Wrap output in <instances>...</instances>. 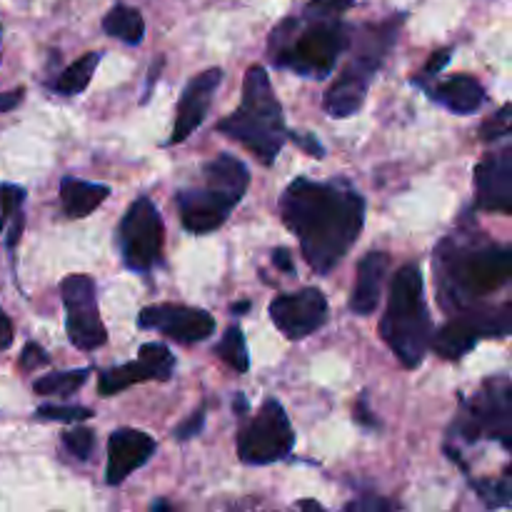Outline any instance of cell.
I'll return each mask as SVG.
<instances>
[{"label": "cell", "instance_id": "obj_1", "mask_svg": "<svg viewBox=\"0 0 512 512\" xmlns=\"http://www.w3.org/2000/svg\"><path fill=\"white\" fill-rule=\"evenodd\" d=\"M280 215L298 235L305 263L318 275H328L360 238L365 200L343 183L298 178L280 198Z\"/></svg>", "mask_w": 512, "mask_h": 512}, {"label": "cell", "instance_id": "obj_2", "mask_svg": "<svg viewBox=\"0 0 512 512\" xmlns=\"http://www.w3.org/2000/svg\"><path fill=\"white\" fill-rule=\"evenodd\" d=\"M218 133L238 140L263 165H273L278 160V153L288 140V130H285L280 100L275 98V90L263 65L248 68L240 108L220 120Z\"/></svg>", "mask_w": 512, "mask_h": 512}, {"label": "cell", "instance_id": "obj_3", "mask_svg": "<svg viewBox=\"0 0 512 512\" xmlns=\"http://www.w3.org/2000/svg\"><path fill=\"white\" fill-rule=\"evenodd\" d=\"M380 335L405 368H418L433 338V320L425 303L423 273L418 265H403L390 283L388 308L380 320Z\"/></svg>", "mask_w": 512, "mask_h": 512}, {"label": "cell", "instance_id": "obj_4", "mask_svg": "<svg viewBox=\"0 0 512 512\" xmlns=\"http://www.w3.org/2000/svg\"><path fill=\"white\" fill-rule=\"evenodd\" d=\"M350 28L340 20L318 18L308 28L288 18L270 33V58L305 78H328L340 53L350 45Z\"/></svg>", "mask_w": 512, "mask_h": 512}, {"label": "cell", "instance_id": "obj_5", "mask_svg": "<svg viewBox=\"0 0 512 512\" xmlns=\"http://www.w3.org/2000/svg\"><path fill=\"white\" fill-rule=\"evenodd\" d=\"M453 250H438L443 293L453 298V305H468L473 298L495 293L512 275V250L508 245H485V248L460 250L448 240Z\"/></svg>", "mask_w": 512, "mask_h": 512}, {"label": "cell", "instance_id": "obj_6", "mask_svg": "<svg viewBox=\"0 0 512 512\" xmlns=\"http://www.w3.org/2000/svg\"><path fill=\"white\" fill-rule=\"evenodd\" d=\"M395 43V25L388 23L383 28H368V33L360 40V48L355 60H350L348 68L338 75L330 90L325 93L323 105L325 113L333 118H350L358 113L368 95V85L373 80L375 70L380 68L383 58L388 55L390 45Z\"/></svg>", "mask_w": 512, "mask_h": 512}, {"label": "cell", "instance_id": "obj_7", "mask_svg": "<svg viewBox=\"0 0 512 512\" xmlns=\"http://www.w3.org/2000/svg\"><path fill=\"white\" fill-rule=\"evenodd\" d=\"M293 445V425L278 400H265L255 418H250L238 433V455L245 465L278 463L288 458Z\"/></svg>", "mask_w": 512, "mask_h": 512}, {"label": "cell", "instance_id": "obj_8", "mask_svg": "<svg viewBox=\"0 0 512 512\" xmlns=\"http://www.w3.org/2000/svg\"><path fill=\"white\" fill-rule=\"evenodd\" d=\"M163 218L150 198H138L123 215V223L118 230L120 253L125 265L135 273H145L153 265H158L163 253Z\"/></svg>", "mask_w": 512, "mask_h": 512}, {"label": "cell", "instance_id": "obj_9", "mask_svg": "<svg viewBox=\"0 0 512 512\" xmlns=\"http://www.w3.org/2000/svg\"><path fill=\"white\" fill-rule=\"evenodd\" d=\"M60 295L65 305V330H68L70 343L78 350H98L103 348L108 333L103 328V320L98 313V300H95V283L88 275H68L60 283Z\"/></svg>", "mask_w": 512, "mask_h": 512}, {"label": "cell", "instance_id": "obj_10", "mask_svg": "<svg viewBox=\"0 0 512 512\" xmlns=\"http://www.w3.org/2000/svg\"><path fill=\"white\" fill-rule=\"evenodd\" d=\"M480 433H488L503 443L505 450L512 448V390L508 378L488 380L483 393L470 400L465 413V438L478 440Z\"/></svg>", "mask_w": 512, "mask_h": 512}, {"label": "cell", "instance_id": "obj_11", "mask_svg": "<svg viewBox=\"0 0 512 512\" xmlns=\"http://www.w3.org/2000/svg\"><path fill=\"white\" fill-rule=\"evenodd\" d=\"M270 318L285 338L303 340L325 325L328 300L318 288H303L300 293L280 295L270 303Z\"/></svg>", "mask_w": 512, "mask_h": 512}, {"label": "cell", "instance_id": "obj_12", "mask_svg": "<svg viewBox=\"0 0 512 512\" xmlns=\"http://www.w3.org/2000/svg\"><path fill=\"white\" fill-rule=\"evenodd\" d=\"M138 323L140 328L158 330L180 345L203 343L215 330L213 315L200 308H185V305H150L140 310Z\"/></svg>", "mask_w": 512, "mask_h": 512}, {"label": "cell", "instance_id": "obj_13", "mask_svg": "<svg viewBox=\"0 0 512 512\" xmlns=\"http://www.w3.org/2000/svg\"><path fill=\"white\" fill-rule=\"evenodd\" d=\"M173 370L175 355L170 353L168 345L145 343L135 363H125L100 373L98 390L103 398H108V395L120 393V390L130 388L135 383H145V380H170L173 378Z\"/></svg>", "mask_w": 512, "mask_h": 512}, {"label": "cell", "instance_id": "obj_14", "mask_svg": "<svg viewBox=\"0 0 512 512\" xmlns=\"http://www.w3.org/2000/svg\"><path fill=\"white\" fill-rule=\"evenodd\" d=\"M220 80H223V70L208 68L200 75H195V78L185 85L183 95H180L178 115H175L170 143H183L188 135H193L195 130L203 125L205 115H208V108H210V100H213Z\"/></svg>", "mask_w": 512, "mask_h": 512}, {"label": "cell", "instance_id": "obj_15", "mask_svg": "<svg viewBox=\"0 0 512 512\" xmlns=\"http://www.w3.org/2000/svg\"><path fill=\"white\" fill-rule=\"evenodd\" d=\"M478 208L493 213H512V150L503 148L490 153L475 170Z\"/></svg>", "mask_w": 512, "mask_h": 512}, {"label": "cell", "instance_id": "obj_16", "mask_svg": "<svg viewBox=\"0 0 512 512\" xmlns=\"http://www.w3.org/2000/svg\"><path fill=\"white\" fill-rule=\"evenodd\" d=\"M155 440L143 430H115L108 440V485H120L130 473L143 468L155 453Z\"/></svg>", "mask_w": 512, "mask_h": 512}, {"label": "cell", "instance_id": "obj_17", "mask_svg": "<svg viewBox=\"0 0 512 512\" xmlns=\"http://www.w3.org/2000/svg\"><path fill=\"white\" fill-rule=\"evenodd\" d=\"M180 220L185 230L195 235H205L218 230L228 220V213L235 208L223 195H218L210 188L200 190H180L178 193Z\"/></svg>", "mask_w": 512, "mask_h": 512}, {"label": "cell", "instance_id": "obj_18", "mask_svg": "<svg viewBox=\"0 0 512 512\" xmlns=\"http://www.w3.org/2000/svg\"><path fill=\"white\" fill-rule=\"evenodd\" d=\"M390 268V255L383 250H373L358 263V280H355L353 298H350V310L355 315L375 313L383 293L385 273Z\"/></svg>", "mask_w": 512, "mask_h": 512}, {"label": "cell", "instance_id": "obj_19", "mask_svg": "<svg viewBox=\"0 0 512 512\" xmlns=\"http://www.w3.org/2000/svg\"><path fill=\"white\" fill-rule=\"evenodd\" d=\"M248 185H250L248 168H245L238 158H233L230 153L218 155V158L210 160V163L205 165V188L223 195L230 205H238L240 200H243Z\"/></svg>", "mask_w": 512, "mask_h": 512}, {"label": "cell", "instance_id": "obj_20", "mask_svg": "<svg viewBox=\"0 0 512 512\" xmlns=\"http://www.w3.org/2000/svg\"><path fill=\"white\" fill-rule=\"evenodd\" d=\"M483 338V328H480V315H463V318L453 320L445 328H440V333H435L430 338L435 353L443 360H460L463 355H468L475 348V343Z\"/></svg>", "mask_w": 512, "mask_h": 512}, {"label": "cell", "instance_id": "obj_21", "mask_svg": "<svg viewBox=\"0 0 512 512\" xmlns=\"http://www.w3.org/2000/svg\"><path fill=\"white\" fill-rule=\"evenodd\" d=\"M435 100L440 105H445L448 110L458 115L475 113V110L483 108L485 103V88L473 78V75H455V78L445 80L443 85H438L435 90H430Z\"/></svg>", "mask_w": 512, "mask_h": 512}, {"label": "cell", "instance_id": "obj_22", "mask_svg": "<svg viewBox=\"0 0 512 512\" xmlns=\"http://www.w3.org/2000/svg\"><path fill=\"white\" fill-rule=\"evenodd\" d=\"M108 195V185L88 183V180L78 178H63V183H60V203H63L68 218H85L93 210H98Z\"/></svg>", "mask_w": 512, "mask_h": 512}, {"label": "cell", "instance_id": "obj_23", "mask_svg": "<svg viewBox=\"0 0 512 512\" xmlns=\"http://www.w3.org/2000/svg\"><path fill=\"white\" fill-rule=\"evenodd\" d=\"M103 30L108 35H113V38L123 40V43L138 45L145 35V20L135 8H128V5H115L113 10L105 13Z\"/></svg>", "mask_w": 512, "mask_h": 512}, {"label": "cell", "instance_id": "obj_24", "mask_svg": "<svg viewBox=\"0 0 512 512\" xmlns=\"http://www.w3.org/2000/svg\"><path fill=\"white\" fill-rule=\"evenodd\" d=\"M98 63H100V53L80 55L73 65H68V68L58 75V80L53 83V90L60 95L83 93V90L90 85V80H93V73L95 68H98Z\"/></svg>", "mask_w": 512, "mask_h": 512}, {"label": "cell", "instance_id": "obj_25", "mask_svg": "<svg viewBox=\"0 0 512 512\" xmlns=\"http://www.w3.org/2000/svg\"><path fill=\"white\" fill-rule=\"evenodd\" d=\"M90 370H60V373L43 375L33 383V390L38 395H58V398H65V395H73L88 383Z\"/></svg>", "mask_w": 512, "mask_h": 512}, {"label": "cell", "instance_id": "obj_26", "mask_svg": "<svg viewBox=\"0 0 512 512\" xmlns=\"http://www.w3.org/2000/svg\"><path fill=\"white\" fill-rule=\"evenodd\" d=\"M215 355H218L228 368H233L235 373H248L250 368L248 345H245V335L238 325H230V328L225 330L223 340L215 345Z\"/></svg>", "mask_w": 512, "mask_h": 512}, {"label": "cell", "instance_id": "obj_27", "mask_svg": "<svg viewBox=\"0 0 512 512\" xmlns=\"http://www.w3.org/2000/svg\"><path fill=\"white\" fill-rule=\"evenodd\" d=\"M40 420H53V423H83V420L93 418V410L78 408V405H40L38 408Z\"/></svg>", "mask_w": 512, "mask_h": 512}, {"label": "cell", "instance_id": "obj_28", "mask_svg": "<svg viewBox=\"0 0 512 512\" xmlns=\"http://www.w3.org/2000/svg\"><path fill=\"white\" fill-rule=\"evenodd\" d=\"M475 490H478L480 498L485 500L488 508H508L510 505V483L508 478L503 480H480L475 483Z\"/></svg>", "mask_w": 512, "mask_h": 512}, {"label": "cell", "instance_id": "obj_29", "mask_svg": "<svg viewBox=\"0 0 512 512\" xmlns=\"http://www.w3.org/2000/svg\"><path fill=\"white\" fill-rule=\"evenodd\" d=\"M63 445L78 460H88L95 448V433L88 428H70L63 433Z\"/></svg>", "mask_w": 512, "mask_h": 512}, {"label": "cell", "instance_id": "obj_30", "mask_svg": "<svg viewBox=\"0 0 512 512\" xmlns=\"http://www.w3.org/2000/svg\"><path fill=\"white\" fill-rule=\"evenodd\" d=\"M23 200L25 190L18 188V185H3L0 188V230L8 225V220L23 213Z\"/></svg>", "mask_w": 512, "mask_h": 512}, {"label": "cell", "instance_id": "obj_31", "mask_svg": "<svg viewBox=\"0 0 512 512\" xmlns=\"http://www.w3.org/2000/svg\"><path fill=\"white\" fill-rule=\"evenodd\" d=\"M480 133H483L480 135L483 140L505 138V135L510 133V105H503V108H500V113H495V118L488 120Z\"/></svg>", "mask_w": 512, "mask_h": 512}, {"label": "cell", "instance_id": "obj_32", "mask_svg": "<svg viewBox=\"0 0 512 512\" xmlns=\"http://www.w3.org/2000/svg\"><path fill=\"white\" fill-rule=\"evenodd\" d=\"M353 3L355 0H310L308 15H315V18H333V15L348 10Z\"/></svg>", "mask_w": 512, "mask_h": 512}, {"label": "cell", "instance_id": "obj_33", "mask_svg": "<svg viewBox=\"0 0 512 512\" xmlns=\"http://www.w3.org/2000/svg\"><path fill=\"white\" fill-rule=\"evenodd\" d=\"M48 363H50L48 353H45L38 343H28L23 348V353H20V368L23 370H38Z\"/></svg>", "mask_w": 512, "mask_h": 512}, {"label": "cell", "instance_id": "obj_34", "mask_svg": "<svg viewBox=\"0 0 512 512\" xmlns=\"http://www.w3.org/2000/svg\"><path fill=\"white\" fill-rule=\"evenodd\" d=\"M203 425H205V410L200 408V410H195V413L190 415V418L185 420V423H180L178 428H175V438H178V440L195 438V435H200Z\"/></svg>", "mask_w": 512, "mask_h": 512}, {"label": "cell", "instance_id": "obj_35", "mask_svg": "<svg viewBox=\"0 0 512 512\" xmlns=\"http://www.w3.org/2000/svg\"><path fill=\"white\" fill-rule=\"evenodd\" d=\"M290 138L300 145L308 155H315V158H323V145L315 140L313 133H290Z\"/></svg>", "mask_w": 512, "mask_h": 512}, {"label": "cell", "instance_id": "obj_36", "mask_svg": "<svg viewBox=\"0 0 512 512\" xmlns=\"http://www.w3.org/2000/svg\"><path fill=\"white\" fill-rule=\"evenodd\" d=\"M395 503H390V500H383V498H365V500H358V503H350L345 505V510H393Z\"/></svg>", "mask_w": 512, "mask_h": 512}, {"label": "cell", "instance_id": "obj_37", "mask_svg": "<svg viewBox=\"0 0 512 512\" xmlns=\"http://www.w3.org/2000/svg\"><path fill=\"white\" fill-rule=\"evenodd\" d=\"M448 63H450V50H438V53H433V58L428 60V65H425L423 73L425 75H438L440 70H443Z\"/></svg>", "mask_w": 512, "mask_h": 512}, {"label": "cell", "instance_id": "obj_38", "mask_svg": "<svg viewBox=\"0 0 512 512\" xmlns=\"http://www.w3.org/2000/svg\"><path fill=\"white\" fill-rule=\"evenodd\" d=\"M13 338H15L13 323H10L8 315L0 310V350H8L10 345H13Z\"/></svg>", "mask_w": 512, "mask_h": 512}, {"label": "cell", "instance_id": "obj_39", "mask_svg": "<svg viewBox=\"0 0 512 512\" xmlns=\"http://www.w3.org/2000/svg\"><path fill=\"white\" fill-rule=\"evenodd\" d=\"M20 100H23V88L8 90V93H0V113H10L13 108H18Z\"/></svg>", "mask_w": 512, "mask_h": 512}, {"label": "cell", "instance_id": "obj_40", "mask_svg": "<svg viewBox=\"0 0 512 512\" xmlns=\"http://www.w3.org/2000/svg\"><path fill=\"white\" fill-rule=\"evenodd\" d=\"M273 263L278 265L280 270H283V273H295V263H293V255L288 253V250L285 248H278L273 253Z\"/></svg>", "mask_w": 512, "mask_h": 512}, {"label": "cell", "instance_id": "obj_41", "mask_svg": "<svg viewBox=\"0 0 512 512\" xmlns=\"http://www.w3.org/2000/svg\"><path fill=\"white\" fill-rule=\"evenodd\" d=\"M368 413H370V410L365 408V400H360V403H358V408H355V418H358L360 423H363V425H368V428H370V425H375V418H370Z\"/></svg>", "mask_w": 512, "mask_h": 512}, {"label": "cell", "instance_id": "obj_42", "mask_svg": "<svg viewBox=\"0 0 512 512\" xmlns=\"http://www.w3.org/2000/svg\"><path fill=\"white\" fill-rule=\"evenodd\" d=\"M235 413H238V415L248 413V403H245L243 395H238V398H235Z\"/></svg>", "mask_w": 512, "mask_h": 512}, {"label": "cell", "instance_id": "obj_43", "mask_svg": "<svg viewBox=\"0 0 512 512\" xmlns=\"http://www.w3.org/2000/svg\"><path fill=\"white\" fill-rule=\"evenodd\" d=\"M298 508H303V510H323V505L315 503V500H300Z\"/></svg>", "mask_w": 512, "mask_h": 512}, {"label": "cell", "instance_id": "obj_44", "mask_svg": "<svg viewBox=\"0 0 512 512\" xmlns=\"http://www.w3.org/2000/svg\"><path fill=\"white\" fill-rule=\"evenodd\" d=\"M150 508H153V510H173V505H170V503H165V500H155V503L153 505H150Z\"/></svg>", "mask_w": 512, "mask_h": 512}, {"label": "cell", "instance_id": "obj_45", "mask_svg": "<svg viewBox=\"0 0 512 512\" xmlns=\"http://www.w3.org/2000/svg\"><path fill=\"white\" fill-rule=\"evenodd\" d=\"M248 308H250V303H238V305H235V308H233V313H235V315H243Z\"/></svg>", "mask_w": 512, "mask_h": 512}]
</instances>
